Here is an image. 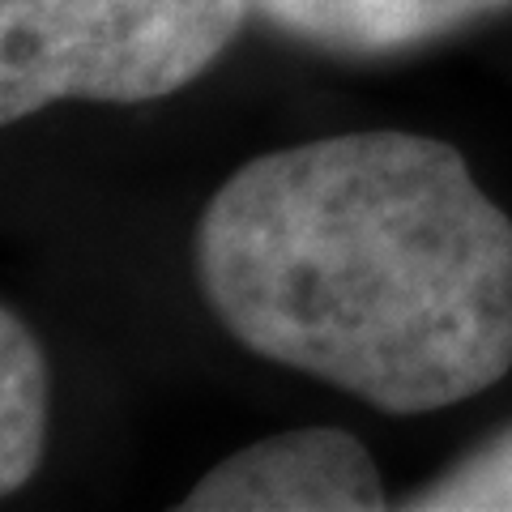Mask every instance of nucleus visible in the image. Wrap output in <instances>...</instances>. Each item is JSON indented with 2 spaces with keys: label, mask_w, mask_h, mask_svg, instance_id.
<instances>
[{
  "label": "nucleus",
  "mask_w": 512,
  "mask_h": 512,
  "mask_svg": "<svg viewBox=\"0 0 512 512\" xmlns=\"http://www.w3.org/2000/svg\"><path fill=\"white\" fill-rule=\"evenodd\" d=\"M218 325L384 414L512 367V218L448 141L372 128L244 163L192 231Z\"/></svg>",
  "instance_id": "1"
},
{
  "label": "nucleus",
  "mask_w": 512,
  "mask_h": 512,
  "mask_svg": "<svg viewBox=\"0 0 512 512\" xmlns=\"http://www.w3.org/2000/svg\"><path fill=\"white\" fill-rule=\"evenodd\" d=\"M252 0H0V120L150 103L192 86L239 39Z\"/></svg>",
  "instance_id": "2"
},
{
  "label": "nucleus",
  "mask_w": 512,
  "mask_h": 512,
  "mask_svg": "<svg viewBox=\"0 0 512 512\" xmlns=\"http://www.w3.org/2000/svg\"><path fill=\"white\" fill-rule=\"evenodd\" d=\"M184 512H380L389 508L372 453L342 427H295L239 448L201 474Z\"/></svg>",
  "instance_id": "3"
},
{
  "label": "nucleus",
  "mask_w": 512,
  "mask_h": 512,
  "mask_svg": "<svg viewBox=\"0 0 512 512\" xmlns=\"http://www.w3.org/2000/svg\"><path fill=\"white\" fill-rule=\"evenodd\" d=\"M512 9V0H252V18L303 47L380 60L453 39Z\"/></svg>",
  "instance_id": "4"
},
{
  "label": "nucleus",
  "mask_w": 512,
  "mask_h": 512,
  "mask_svg": "<svg viewBox=\"0 0 512 512\" xmlns=\"http://www.w3.org/2000/svg\"><path fill=\"white\" fill-rule=\"evenodd\" d=\"M47 448V359L26 320L0 312V495L35 478Z\"/></svg>",
  "instance_id": "5"
},
{
  "label": "nucleus",
  "mask_w": 512,
  "mask_h": 512,
  "mask_svg": "<svg viewBox=\"0 0 512 512\" xmlns=\"http://www.w3.org/2000/svg\"><path fill=\"white\" fill-rule=\"evenodd\" d=\"M410 512H512V423L478 440L431 483L406 495Z\"/></svg>",
  "instance_id": "6"
}]
</instances>
